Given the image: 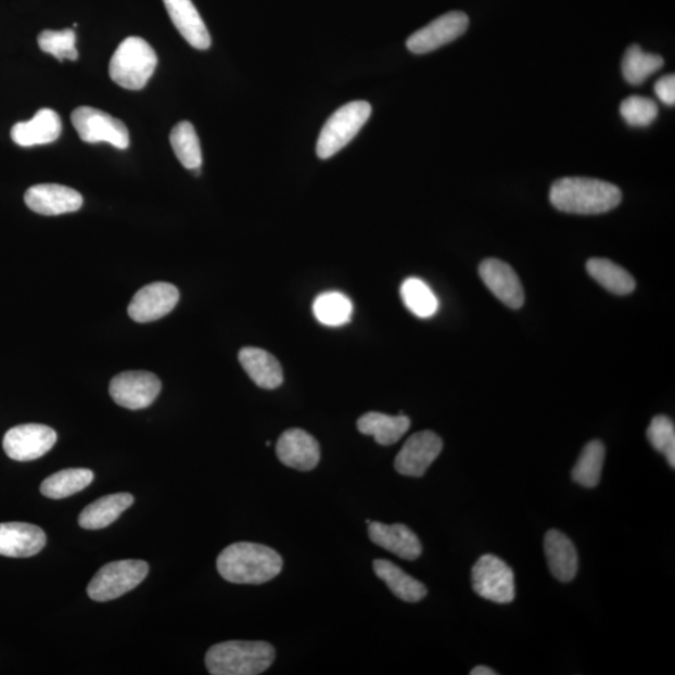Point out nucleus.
Here are the masks:
<instances>
[{
	"instance_id": "ddd939ff",
	"label": "nucleus",
	"mask_w": 675,
	"mask_h": 675,
	"mask_svg": "<svg viewBox=\"0 0 675 675\" xmlns=\"http://www.w3.org/2000/svg\"><path fill=\"white\" fill-rule=\"evenodd\" d=\"M179 302L178 288L166 282L145 285L131 300L128 315L135 322L151 323L169 315Z\"/></svg>"
},
{
	"instance_id": "c756f323",
	"label": "nucleus",
	"mask_w": 675,
	"mask_h": 675,
	"mask_svg": "<svg viewBox=\"0 0 675 675\" xmlns=\"http://www.w3.org/2000/svg\"><path fill=\"white\" fill-rule=\"evenodd\" d=\"M170 144L184 168L191 170L201 168L203 163L201 143L192 123H178L171 130Z\"/></svg>"
},
{
	"instance_id": "f8f14e48",
	"label": "nucleus",
	"mask_w": 675,
	"mask_h": 675,
	"mask_svg": "<svg viewBox=\"0 0 675 675\" xmlns=\"http://www.w3.org/2000/svg\"><path fill=\"white\" fill-rule=\"evenodd\" d=\"M443 441L432 431L418 432L408 438L395 458L394 467L402 475L421 479L440 457Z\"/></svg>"
},
{
	"instance_id": "0eeeda50",
	"label": "nucleus",
	"mask_w": 675,
	"mask_h": 675,
	"mask_svg": "<svg viewBox=\"0 0 675 675\" xmlns=\"http://www.w3.org/2000/svg\"><path fill=\"white\" fill-rule=\"evenodd\" d=\"M473 589L480 597L499 604L513 602L515 597L514 573L500 558L485 555L472 570Z\"/></svg>"
},
{
	"instance_id": "7ed1b4c3",
	"label": "nucleus",
	"mask_w": 675,
	"mask_h": 675,
	"mask_svg": "<svg viewBox=\"0 0 675 675\" xmlns=\"http://www.w3.org/2000/svg\"><path fill=\"white\" fill-rule=\"evenodd\" d=\"M276 660L273 646L262 640H228L209 648L205 666L212 675H258Z\"/></svg>"
},
{
	"instance_id": "423d86ee",
	"label": "nucleus",
	"mask_w": 675,
	"mask_h": 675,
	"mask_svg": "<svg viewBox=\"0 0 675 675\" xmlns=\"http://www.w3.org/2000/svg\"><path fill=\"white\" fill-rule=\"evenodd\" d=\"M150 573V565L139 559L105 564L88 586V596L95 602H110L139 586Z\"/></svg>"
},
{
	"instance_id": "2f4dec72",
	"label": "nucleus",
	"mask_w": 675,
	"mask_h": 675,
	"mask_svg": "<svg viewBox=\"0 0 675 675\" xmlns=\"http://www.w3.org/2000/svg\"><path fill=\"white\" fill-rule=\"evenodd\" d=\"M400 295L406 307L419 318H431L438 310V300L422 279L408 278L400 286Z\"/></svg>"
},
{
	"instance_id": "6e6552de",
	"label": "nucleus",
	"mask_w": 675,
	"mask_h": 675,
	"mask_svg": "<svg viewBox=\"0 0 675 675\" xmlns=\"http://www.w3.org/2000/svg\"><path fill=\"white\" fill-rule=\"evenodd\" d=\"M74 129L86 143H110L118 150L129 147V131L125 123L115 119L109 113L79 106L72 113Z\"/></svg>"
},
{
	"instance_id": "e433bc0d",
	"label": "nucleus",
	"mask_w": 675,
	"mask_h": 675,
	"mask_svg": "<svg viewBox=\"0 0 675 675\" xmlns=\"http://www.w3.org/2000/svg\"><path fill=\"white\" fill-rule=\"evenodd\" d=\"M472 675H496L497 673L493 670L488 668V666H475L473 671H471Z\"/></svg>"
},
{
	"instance_id": "dca6fc26",
	"label": "nucleus",
	"mask_w": 675,
	"mask_h": 675,
	"mask_svg": "<svg viewBox=\"0 0 675 675\" xmlns=\"http://www.w3.org/2000/svg\"><path fill=\"white\" fill-rule=\"evenodd\" d=\"M480 276L488 290L510 309H520L524 304V291L514 269L496 258L482 262Z\"/></svg>"
},
{
	"instance_id": "1a4fd4ad",
	"label": "nucleus",
	"mask_w": 675,
	"mask_h": 675,
	"mask_svg": "<svg viewBox=\"0 0 675 675\" xmlns=\"http://www.w3.org/2000/svg\"><path fill=\"white\" fill-rule=\"evenodd\" d=\"M161 390L160 378L144 370H131L115 375L110 385L112 399L129 410L152 406Z\"/></svg>"
},
{
	"instance_id": "9b49d317",
	"label": "nucleus",
	"mask_w": 675,
	"mask_h": 675,
	"mask_svg": "<svg viewBox=\"0 0 675 675\" xmlns=\"http://www.w3.org/2000/svg\"><path fill=\"white\" fill-rule=\"evenodd\" d=\"M468 26L469 18L463 12L443 14L424 28L413 33L407 40V48L415 54L434 52L462 37Z\"/></svg>"
},
{
	"instance_id": "f03ea898",
	"label": "nucleus",
	"mask_w": 675,
	"mask_h": 675,
	"mask_svg": "<svg viewBox=\"0 0 675 675\" xmlns=\"http://www.w3.org/2000/svg\"><path fill=\"white\" fill-rule=\"evenodd\" d=\"M549 200L558 211L591 216L619 207L622 192L619 187L604 180L568 177L551 186Z\"/></svg>"
},
{
	"instance_id": "412c9836",
	"label": "nucleus",
	"mask_w": 675,
	"mask_h": 675,
	"mask_svg": "<svg viewBox=\"0 0 675 675\" xmlns=\"http://www.w3.org/2000/svg\"><path fill=\"white\" fill-rule=\"evenodd\" d=\"M545 550L550 573L559 582L568 583L578 573V553L565 534L551 530L546 534Z\"/></svg>"
},
{
	"instance_id": "20e7f679",
	"label": "nucleus",
	"mask_w": 675,
	"mask_h": 675,
	"mask_svg": "<svg viewBox=\"0 0 675 675\" xmlns=\"http://www.w3.org/2000/svg\"><path fill=\"white\" fill-rule=\"evenodd\" d=\"M158 64L154 49L144 39L129 37L114 52L110 76L114 84L129 90L143 89Z\"/></svg>"
},
{
	"instance_id": "c9c22d12",
	"label": "nucleus",
	"mask_w": 675,
	"mask_h": 675,
	"mask_svg": "<svg viewBox=\"0 0 675 675\" xmlns=\"http://www.w3.org/2000/svg\"><path fill=\"white\" fill-rule=\"evenodd\" d=\"M654 92L661 101L670 106L675 104V77L674 74H666V76L658 79L654 86Z\"/></svg>"
},
{
	"instance_id": "b1692460",
	"label": "nucleus",
	"mask_w": 675,
	"mask_h": 675,
	"mask_svg": "<svg viewBox=\"0 0 675 675\" xmlns=\"http://www.w3.org/2000/svg\"><path fill=\"white\" fill-rule=\"evenodd\" d=\"M373 570L378 578H381L392 590L393 595L403 602L417 603L426 596V588L423 583L410 577L398 565L386 561V559H377L373 563Z\"/></svg>"
},
{
	"instance_id": "f257e3e1",
	"label": "nucleus",
	"mask_w": 675,
	"mask_h": 675,
	"mask_svg": "<svg viewBox=\"0 0 675 675\" xmlns=\"http://www.w3.org/2000/svg\"><path fill=\"white\" fill-rule=\"evenodd\" d=\"M217 570L227 582L263 584L275 580L283 570V559L277 550L258 543L240 542L221 550Z\"/></svg>"
},
{
	"instance_id": "bb28decb",
	"label": "nucleus",
	"mask_w": 675,
	"mask_h": 675,
	"mask_svg": "<svg viewBox=\"0 0 675 675\" xmlns=\"http://www.w3.org/2000/svg\"><path fill=\"white\" fill-rule=\"evenodd\" d=\"M589 276L608 292L616 295H628L636 290V281L627 270L612 260L591 258L587 263Z\"/></svg>"
},
{
	"instance_id": "39448f33",
	"label": "nucleus",
	"mask_w": 675,
	"mask_h": 675,
	"mask_svg": "<svg viewBox=\"0 0 675 675\" xmlns=\"http://www.w3.org/2000/svg\"><path fill=\"white\" fill-rule=\"evenodd\" d=\"M372 114V105L365 101L351 102L335 111L320 130L317 155L320 160L332 158L348 145L364 128Z\"/></svg>"
},
{
	"instance_id": "393cba45",
	"label": "nucleus",
	"mask_w": 675,
	"mask_h": 675,
	"mask_svg": "<svg viewBox=\"0 0 675 675\" xmlns=\"http://www.w3.org/2000/svg\"><path fill=\"white\" fill-rule=\"evenodd\" d=\"M357 428L361 434L374 436L381 446H392L409 431L410 419L403 415L393 417L369 411L358 419Z\"/></svg>"
},
{
	"instance_id": "cd10ccee",
	"label": "nucleus",
	"mask_w": 675,
	"mask_h": 675,
	"mask_svg": "<svg viewBox=\"0 0 675 675\" xmlns=\"http://www.w3.org/2000/svg\"><path fill=\"white\" fill-rule=\"evenodd\" d=\"M664 60L661 55L647 53L638 44L628 47L622 61V72L625 80L632 86L644 85L645 81L662 69Z\"/></svg>"
},
{
	"instance_id": "2eb2a0df",
	"label": "nucleus",
	"mask_w": 675,
	"mask_h": 675,
	"mask_svg": "<svg viewBox=\"0 0 675 675\" xmlns=\"http://www.w3.org/2000/svg\"><path fill=\"white\" fill-rule=\"evenodd\" d=\"M24 202L30 211L42 216H61L79 211L84 205V196L69 187L38 184L28 189Z\"/></svg>"
},
{
	"instance_id": "aec40b11",
	"label": "nucleus",
	"mask_w": 675,
	"mask_h": 675,
	"mask_svg": "<svg viewBox=\"0 0 675 675\" xmlns=\"http://www.w3.org/2000/svg\"><path fill=\"white\" fill-rule=\"evenodd\" d=\"M62 133V120L52 110H40L29 122L16 123L12 139L21 147H35L56 141Z\"/></svg>"
},
{
	"instance_id": "7c9ffc66",
	"label": "nucleus",
	"mask_w": 675,
	"mask_h": 675,
	"mask_svg": "<svg viewBox=\"0 0 675 675\" xmlns=\"http://www.w3.org/2000/svg\"><path fill=\"white\" fill-rule=\"evenodd\" d=\"M313 313L319 323L328 327H342L351 322L353 304L347 295L327 292L317 296Z\"/></svg>"
},
{
	"instance_id": "473e14b6",
	"label": "nucleus",
	"mask_w": 675,
	"mask_h": 675,
	"mask_svg": "<svg viewBox=\"0 0 675 675\" xmlns=\"http://www.w3.org/2000/svg\"><path fill=\"white\" fill-rule=\"evenodd\" d=\"M77 37L72 29L44 30L38 37V44L44 53L52 54L58 61H77Z\"/></svg>"
},
{
	"instance_id": "a211bd4d",
	"label": "nucleus",
	"mask_w": 675,
	"mask_h": 675,
	"mask_svg": "<svg viewBox=\"0 0 675 675\" xmlns=\"http://www.w3.org/2000/svg\"><path fill=\"white\" fill-rule=\"evenodd\" d=\"M368 534L370 540L378 547L405 559L416 561L422 556L423 547L417 534L405 524H383L370 522Z\"/></svg>"
},
{
	"instance_id": "4468645a",
	"label": "nucleus",
	"mask_w": 675,
	"mask_h": 675,
	"mask_svg": "<svg viewBox=\"0 0 675 675\" xmlns=\"http://www.w3.org/2000/svg\"><path fill=\"white\" fill-rule=\"evenodd\" d=\"M276 453L284 466L301 472L313 471L320 460L318 441L300 428L288 430L279 436Z\"/></svg>"
},
{
	"instance_id": "9d476101",
	"label": "nucleus",
	"mask_w": 675,
	"mask_h": 675,
	"mask_svg": "<svg viewBox=\"0 0 675 675\" xmlns=\"http://www.w3.org/2000/svg\"><path fill=\"white\" fill-rule=\"evenodd\" d=\"M53 428L43 424H22L8 431L3 440L5 455L16 462L42 458L56 443Z\"/></svg>"
},
{
	"instance_id": "5701e85b",
	"label": "nucleus",
	"mask_w": 675,
	"mask_h": 675,
	"mask_svg": "<svg viewBox=\"0 0 675 675\" xmlns=\"http://www.w3.org/2000/svg\"><path fill=\"white\" fill-rule=\"evenodd\" d=\"M133 504L135 497L129 493L111 494V496L99 498L81 510L78 518L79 525L88 531L106 528Z\"/></svg>"
},
{
	"instance_id": "6ab92c4d",
	"label": "nucleus",
	"mask_w": 675,
	"mask_h": 675,
	"mask_svg": "<svg viewBox=\"0 0 675 675\" xmlns=\"http://www.w3.org/2000/svg\"><path fill=\"white\" fill-rule=\"evenodd\" d=\"M173 24L180 35L195 49L207 51L212 39L205 23L192 0H163Z\"/></svg>"
},
{
	"instance_id": "a878e982",
	"label": "nucleus",
	"mask_w": 675,
	"mask_h": 675,
	"mask_svg": "<svg viewBox=\"0 0 675 675\" xmlns=\"http://www.w3.org/2000/svg\"><path fill=\"white\" fill-rule=\"evenodd\" d=\"M93 480L94 473L90 469H63L43 481L40 493L49 499H64L86 489Z\"/></svg>"
},
{
	"instance_id": "4be33fe9",
	"label": "nucleus",
	"mask_w": 675,
	"mask_h": 675,
	"mask_svg": "<svg viewBox=\"0 0 675 675\" xmlns=\"http://www.w3.org/2000/svg\"><path fill=\"white\" fill-rule=\"evenodd\" d=\"M240 361L245 373L263 390H277L283 384L281 364L270 353L260 348L245 347L240 352Z\"/></svg>"
},
{
	"instance_id": "c85d7f7f",
	"label": "nucleus",
	"mask_w": 675,
	"mask_h": 675,
	"mask_svg": "<svg viewBox=\"0 0 675 675\" xmlns=\"http://www.w3.org/2000/svg\"><path fill=\"white\" fill-rule=\"evenodd\" d=\"M606 447L600 441H591L584 447L577 464L572 471V479L584 488H596L602 476Z\"/></svg>"
},
{
	"instance_id": "f3484780",
	"label": "nucleus",
	"mask_w": 675,
	"mask_h": 675,
	"mask_svg": "<svg viewBox=\"0 0 675 675\" xmlns=\"http://www.w3.org/2000/svg\"><path fill=\"white\" fill-rule=\"evenodd\" d=\"M47 545V535L38 525L23 522L0 523V556L29 558Z\"/></svg>"
},
{
	"instance_id": "72a5a7b5",
	"label": "nucleus",
	"mask_w": 675,
	"mask_h": 675,
	"mask_svg": "<svg viewBox=\"0 0 675 675\" xmlns=\"http://www.w3.org/2000/svg\"><path fill=\"white\" fill-rule=\"evenodd\" d=\"M622 118L627 122L631 127L644 128L652 125L660 114L657 103L653 99L631 95L621 104L620 109Z\"/></svg>"
},
{
	"instance_id": "f704fd0d",
	"label": "nucleus",
	"mask_w": 675,
	"mask_h": 675,
	"mask_svg": "<svg viewBox=\"0 0 675 675\" xmlns=\"http://www.w3.org/2000/svg\"><path fill=\"white\" fill-rule=\"evenodd\" d=\"M648 441L675 468V426L671 418L657 416L648 428Z\"/></svg>"
}]
</instances>
